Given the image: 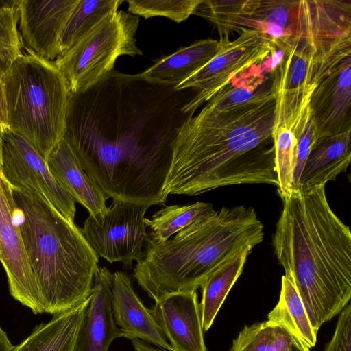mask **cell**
Returning a JSON list of instances; mask_svg holds the SVG:
<instances>
[{"label":"cell","instance_id":"83f0119b","mask_svg":"<svg viewBox=\"0 0 351 351\" xmlns=\"http://www.w3.org/2000/svg\"><path fill=\"white\" fill-rule=\"evenodd\" d=\"M257 0H202L193 14L212 23L220 37L229 36L234 31L240 33V23L254 8Z\"/></svg>","mask_w":351,"mask_h":351},{"label":"cell","instance_id":"7402d4cb","mask_svg":"<svg viewBox=\"0 0 351 351\" xmlns=\"http://www.w3.org/2000/svg\"><path fill=\"white\" fill-rule=\"evenodd\" d=\"M90 297L73 308L53 315L37 325L31 334L11 351H75L77 333Z\"/></svg>","mask_w":351,"mask_h":351},{"label":"cell","instance_id":"5bb4252c","mask_svg":"<svg viewBox=\"0 0 351 351\" xmlns=\"http://www.w3.org/2000/svg\"><path fill=\"white\" fill-rule=\"evenodd\" d=\"M351 55L343 59L318 84L310 110L315 141L351 130Z\"/></svg>","mask_w":351,"mask_h":351},{"label":"cell","instance_id":"30bf717a","mask_svg":"<svg viewBox=\"0 0 351 351\" xmlns=\"http://www.w3.org/2000/svg\"><path fill=\"white\" fill-rule=\"evenodd\" d=\"M148 208L136 204L112 202L105 214L89 215L81 228L98 258L110 263H122L131 268L141 258L147 232L145 213Z\"/></svg>","mask_w":351,"mask_h":351},{"label":"cell","instance_id":"52a82bcc","mask_svg":"<svg viewBox=\"0 0 351 351\" xmlns=\"http://www.w3.org/2000/svg\"><path fill=\"white\" fill-rule=\"evenodd\" d=\"M337 41L317 27L302 24L292 46L274 72V128L291 129L298 138L311 115L310 102L318 84L337 62L341 49Z\"/></svg>","mask_w":351,"mask_h":351},{"label":"cell","instance_id":"6da1fadb","mask_svg":"<svg viewBox=\"0 0 351 351\" xmlns=\"http://www.w3.org/2000/svg\"><path fill=\"white\" fill-rule=\"evenodd\" d=\"M149 82L113 69L88 90L69 94L62 140L112 202L164 204V186L183 108L198 93Z\"/></svg>","mask_w":351,"mask_h":351},{"label":"cell","instance_id":"e575fe53","mask_svg":"<svg viewBox=\"0 0 351 351\" xmlns=\"http://www.w3.org/2000/svg\"><path fill=\"white\" fill-rule=\"evenodd\" d=\"M134 351H166L158 347H154L149 343L140 339H130Z\"/></svg>","mask_w":351,"mask_h":351},{"label":"cell","instance_id":"5b68a950","mask_svg":"<svg viewBox=\"0 0 351 351\" xmlns=\"http://www.w3.org/2000/svg\"><path fill=\"white\" fill-rule=\"evenodd\" d=\"M12 187L16 220L45 313L67 311L91 293L99 258L81 228L40 193Z\"/></svg>","mask_w":351,"mask_h":351},{"label":"cell","instance_id":"d4e9b609","mask_svg":"<svg viewBox=\"0 0 351 351\" xmlns=\"http://www.w3.org/2000/svg\"><path fill=\"white\" fill-rule=\"evenodd\" d=\"M123 2L122 0H80L61 34L60 56L68 51L107 16L117 11Z\"/></svg>","mask_w":351,"mask_h":351},{"label":"cell","instance_id":"7c38bea8","mask_svg":"<svg viewBox=\"0 0 351 351\" xmlns=\"http://www.w3.org/2000/svg\"><path fill=\"white\" fill-rule=\"evenodd\" d=\"M0 261L11 295L34 314L44 313L41 295L16 220L12 187L0 171Z\"/></svg>","mask_w":351,"mask_h":351},{"label":"cell","instance_id":"2e32d148","mask_svg":"<svg viewBox=\"0 0 351 351\" xmlns=\"http://www.w3.org/2000/svg\"><path fill=\"white\" fill-rule=\"evenodd\" d=\"M112 274L98 266L90 300L77 333L75 351H108L112 342L123 337L112 309Z\"/></svg>","mask_w":351,"mask_h":351},{"label":"cell","instance_id":"484cf974","mask_svg":"<svg viewBox=\"0 0 351 351\" xmlns=\"http://www.w3.org/2000/svg\"><path fill=\"white\" fill-rule=\"evenodd\" d=\"M210 203L197 202L184 205L167 206L145 218L149 227L147 236L158 241H165L198 219L215 213Z\"/></svg>","mask_w":351,"mask_h":351},{"label":"cell","instance_id":"1f68e13d","mask_svg":"<svg viewBox=\"0 0 351 351\" xmlns=\"http://www.w3.org/2000/svg\"><path fill=\"white\" fill-rule=\"evenodd\" d=\"M202 0H128V12L148 19L164 16L176 23L186 20L193 14Z\"/></svg>","mask_w":351,"mask_h":351},{"label":"cell","instance_id":"f1b7e54d","mask_svg":"<svg viewBox=\"0 0 351 351\" xmlns=\"http://www.w3.org/2000/svg\"><path fill=\"white\" fill-rule=\"evenodd\" d=\"M292 339L283 328L258 322L243 328L230 351H289Z\"/></svg>","mask_w":351,"mask_h":351},{"label":"cell","instance_id":"44dd1931","mask_svg":"<svg viewBox=\"0 0 351 351\" xmlns=\"http://www.w3.org/2000/svg\"><path fill=\"white\" fill-rule=\"evenodd\" d=\"M299 21V1L257 0L252 12L240 23L242 28L264 33L278 49L285 53L293 43Z\"/></svg>","mask_w":351,"mask_h":351},{"label":"cell","instance_id":"d590c367","mask_svg":"<svg viewBox=\"0 0 351 351\" xmlns=\"http://www.w3.org/2000/svg\"><path fill=\"white\" fill-rule=\"evenodd\" d=\"M0 123L7 127V117L5 98L3 90L1 80L0 79Z\"/></svg>","mask_w":351,"mask_h":351},{"label":"cell","instance_id":"f35d334b","mask_svg":"<svg viewBox=\"0 0 351 351\" xmlns=\"http://www.w3.org/2000/svg\"><path fill=\"white\" fill-rule=\"evenodd\" d=\"M6 127L3 126L0 123V169L1 165V154H2V145H3V133L4 130Z\"/></svg>","mask_w":351,"mask_h":351},{"label":"cell","instance_id":"3957f363","mask_svg":"<svg viewBox=\"0 0 351 351\" xmlns=\"http://www.w3.org/2000/svg\"><path fill=\"white\" fill-rule=\"evenodd\" d=\"M325 186L295 187L281 199L272 237L316 334L351 299V232L330 206Z\"/></svg>","mask_w":351,"mask_h":351},{"label":"cell","instance_id":"9a60e30c","mask_svg":"<svg viewBox=\"0 0 351 351\" xmlns=\"http://www.w3.org/2000/svg\"><path fill=\"white\" fill-rule=\"evenodd\" d=\"M149 311L171 351H207L197 291L166 294Z\"/></svg>","mask_w":351,"mask_h":351},{"label":"cell","instance_id":"836d02e7","mask_svg":"<svg viewBox=\"0 0 351 351\" xmlns=\"http://www.w3.org/2000/svg\"><path fill=\"white\" fill-rule=\"evenodd\" d=\"M314 139V124L311 113L310 117L306 121L302 131L298 138L297 159L294 173V187L298 181Z\"/></svg>","mask_w":351,"mask_h":351},{"label":"cell","instance_id":"e0dca14e","mask_svg":"<svg viewBox=\"0 0 351 351\" xmlns=\"http://www.w3.org/2000/svg\"><path fill=\"white\" fill-rule=\"evenodd\" d=\"M111 291L114 319L123 337L140 339L171 351L149 308L143 304L126 273L117 271L112 274Z\"/></svg>","mask_w":351,"mask_h":351},{"label":"cell","instance_id":"277c9868","mask_svg":"<svg viewBox=\"0 0 351 351\" xmlns=\"http://www.w3.org/2000/svg\"><path fill=\"white\" fill-rule=\"evenodd\" d=\"M263 237L264 226L252 206H223L171 239L147 236L134 277L154 302L168 293L197 291L219 267L242 251H252Z\"/></svg>","mask_w":351,"mask_h":351},{"label":"cell","instance_id":"4fadbf2b","mask_svg":"<svg viewBox=\"0 0 351 351\" xmlns=\"http://www.w3.org/2000/svg\"><path fill=\"white\" fill-rule=\"evenodd\" d=\"M80 0H20L19 32L29 55L53 61L61 34Z\"/></svg>","mask_w":351,"mask_h":351},{"label":"cell","instance_id":"603a6c76","mask_svg":"<svg viewBox=\"0 0 351 351\" xmlns=\"http://www.w3.org/2000/svg\"><path fill=\"white\" fill-rule=\"evenodd\" d=\"M271 325L287 330L308 349L317 342V334L313 329L302 300L291 279L283 275L278 304L268 314L266 320Z\"/></svg>","mask_w":351,"mask_h":351},{"label":"cell","instance_id":"4316f807","mask_svg":"<svg viewBox=\"0 0 351 351\" xmlns=\"http://www.w3.org/2000/svg\"><path fill=\"white\" fill-rule=\"evenodd\" d=\"M260 64L250 66L234 77L208 100L207 104L216 111L223 112L254 100L263 91L258 88L265 80Z\"/></svg>","mask_w":351,"mask_h":351},{"label":"cell","instance_id":"ac0fdd59","mask_svg":"<svg viewBox=\"0 0 351 351\" xmlns=\"http://www.w3.org/2000/svg\"><path fill=\"white\" fill-rule=\"evenodd\" d=\"M46 162L59 184L88 210L89 215L105 214L107 197L82 169L62 139L53 148Z\"/></svg>","mask_w":351,"mask_h":351},{"label":"cell","instance_id":"ba28073f","mask_svg":"<svg viewBox=\"0 0 351 351\" xmlns=\"http://www.w3.org/2000/svg\"><path fill=\"white\" fill-rule=\"evenodd\" d=\"M139 21L138 16L117 10L53 61L71 93L84 92L102 80L119 56L143 55L135 38Z\"/></svg>","mask_w":351,"mask_h":351},{"label":"cell","instance_id":"8fae6325","mask_svg":"<svg viewBox=\"0 0 351 351\" xmlns=\"http://www.w3.org/2000/svg\"><path fill=\"white\" fill-rule=\"evenodd\" d=\"M0 171L11 186L36 191L66 219L74 223V199L56 181L36 150L7 127L3 137Z\"/></svg>","mask_w":351,"mask_h":351},{"label":"cell","instance_id":"d6a6232c","mask_svg":"<svg viewBox=\"0 0 351 351\" xmlns=\"http://www.w3.org/2000/svg\"><path fill=\"white\" fill-rule=\"evenodd\" d=\"M324 351H351V304L341 311L334 334Z\"/></svg>","mask_w":351,"mask_h":351},{"label":"cell","instance_id":"8d00e7d4","mask_svg":"<svg viewBox=\"0 0 351 351\" xmlns=\"http://www.w3.org/2000/svg\"><path fill=\"white\" fill-rule=\"evenodd\" d=\"M12 347L7 333L0 326V351H11Z\"/></svg>","mask_w":351,"mask_h":351},{"label":"cell","instance_id":"f546056e","mask_svg":"<svg viewBox=\"0 0 351 351\" xmlns=\"http://www.w3.org/2000/svg\"><path fill=\"white\" fill-rule=\"evenodd\" d=\"M275 154L276 171L278 176V194L281 199L294 187L298 138L293 132L285 127L273 128L271 136Z\"/></svg>","mask_w":351,"mask_h":351},{"label":"cell","instance_id":"7a4b0ae2","mask_svg":"<svg viewBox=\"0 0 351 351\" xmlns=\"http://www.w3.org/2000/svg\"><path fill=\"white\" fill-rule=\"evenodd\" d=\"M275 110L271 88L226 111L206 104L178 130L165 194L193 196L245 184L278 187L271 138Z\"/></svg>","mask_w":351,"mask_h":351},{"label":"cell","instance_id":"ffe728a7","mask_svg":"<svg viewBox=\"0 0 351 351\" xmlns=\"http://www.w3.org/2000/svg\"><path fill=\"white\" fill-rule=\"evenodd\" d=\"M221 46L220 40H197L155 60L152 66L138 75L155 84L176 86L212 59Z\"/></svg>","mask_w":351,"mask_h":351},{"label":"cell","instance_id":"8992f818","mask_svg":"<svg viewBox=\"0 0 351 351\" xmlns=\"http://www.w3.org/2000/svg\"><path fill=\"white\" fill-rule=\"evenodd\" d=\"M7 128L47 161L62 139L70 92L53 61L23 54L1 78Z\"/></svg>","mask_w":351,"mask_h":351},{"label":"cell","instance_id":"d6986e66","mask_svg":"<svg viewBox=\"0 0 351 351\" xmlns=\"http://www.w3.org/2000/svg\"><path fill=\"white\" fill-rule=\"evenodd\" d=\"M351 130L315 141L295 187L310 189L335 180L351 162Z\"/></svg>","mask_w":351,"mask_h":351},{"label":"cell","instance_id":"4dcf8cb0","mask_svg":"<svg viewBox=\"0 0 351 351\" xmlns=\"http://www.w3.org/2000/svg\"><path fill=\"white\" fill-rule=\"evenodd\" d=\"M20 0H0V79L23 55L18 29Z\"/></svg>","mask_w":351,"mask_h":351},{"label":"cell","instance_id":"74e56055","mask_svg":"<svg viewBox=\"0 0 351 351\" xmlns=\"http://www.w3.org/2000/svg\"><path fill=\"white\" fill-rule=\"evenodd\" d=\"M289 351H310L300 340L293 337Z\"/></svg>","mask_w":351,"mask_h":351},{"label":"cell","instance_id":"9c48e42d","mask_svg":"<svg viewBox=\"0 0 351 351\" xmlns=\"http://www.w3.org/2000/svg\"><path fill=\"white\" fill-rule=\"evenodd\" d=\"M221 46L214 57L186 80L174 86L176 90L194 89L198 93L183 108L193 114L203 104L227 86L237 75L250 66L261 63L275 47L262 32L242 28L239 36L230 40L220 37Z\"/></svg>","mask_w":351,"mask_h":351},{"label":"cell","instance_id":"cb8c5ba5","mask_svg":"<svg viewBox=\"0 0 351 351\" xmlns=\"http://www.w3.org/2000/svg\"><path fill=\"white\" fill-rule=\"evenodd\" d=\"M250 250L242 251L224 263L209 275L199 288V303L204 331H207L223 303L228 292L243 272Z\"/></svg>","mask_w":351,"mask_h":351}]
</instances>
